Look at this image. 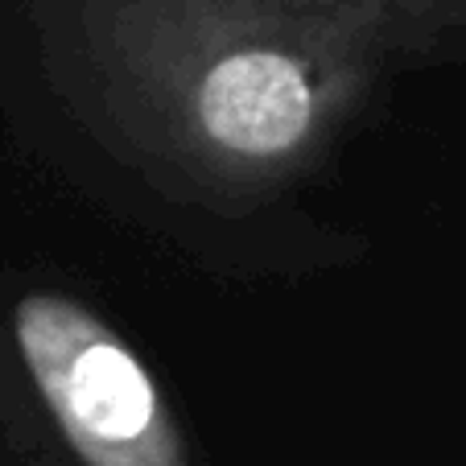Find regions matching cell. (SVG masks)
<instances>
[{
	"mask_svg": "<svg viewBox=\"0 0 466 466\" xmlns=\"http://www.w3.org/2000/svg\"><path fill=\"white\" fill-rule=\"evenodd\" d=\"M194 116L223 153L244 161L289 157L322 116L314 79L298 58L248 46L211 62L194 91Z\"/></svg>",
	"mask_w": 466,
	"mask_h": 466,
	"instance_id": "7a4b0ae2",
	"label": "cell"
},
{
	"mask_svg": "<svg viewBox=\"0 0 466 466\" xmlns=\"http://www.w3.org/2000/svg\"><path fill=\"white\" fill-rule=\"evenodd\" d=\"M13 326L29 376L83 466H190L153 376L112 326L62 293H29Z\"/></svg>",
	"mask_w": 466,
	"mask_h": 466,
	"instance_id": "6da1fadb",
	"label": "cell"
}]
</instances>
